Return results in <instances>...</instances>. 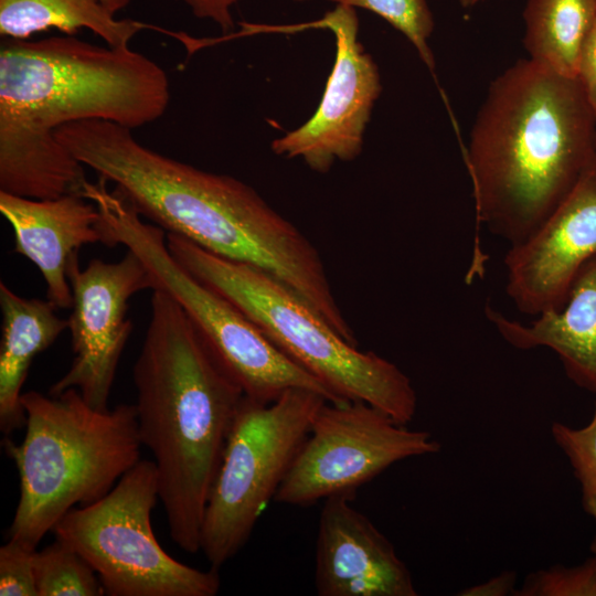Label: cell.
Wrapping results in <instances>:
<instances>
[{
	"label": "cell",
	"instance_id": "obj_1",
	"mask_svg": "<svg viewBox=\"0 0 596 596\" xmlns=\"http://www.w3.org/2000/svg\"><path fill=\"white\" fill-rule=\"evenodd\" d=\"M56 138L84 167L114 183L141 216L215 255L272 274L337 332H350L317 247L247 183L159 153L130 128L107 120L67 124Z\"/></svg>",
	"mask_w": 596,
	"mask_h": 596
},
{
	"label": "cell",
	"instance_id": "obj_2",
	"mask_svg": "<svg viewBox=\"0 0 596 596\" xmlns=\"http://www.w3.org/2000/svg\"><path fill=\"white\" fill-rule=\"evenodd\" d=\"M169 103L164 70L129 46L75 35L2 39L0 191L38 200L82 194L84 166L56 131L86 119L132 130L159 119Z\"/></svg>",
	"mask_w": 596,
	"mask_h": 596
},
{
	"label": "cell",
	"instance_id": "obj_3",
	"mask_svg": "<svg viewBox=\"0 0 596 596\" xmlns=\"http://www.w3.org/2000/svg\"><path fill=\"white\" fill-rule=\"evenodd\" d=\"M595 155L596 117L578 81L518 61L491 83L465 150L478 222L520 243Z\"/></svg>",
	"mask_w": 596,
	"mask_h": 596
},
{
	"label": "cell",
	"instance_id": "obj_4",
	"mask_svg": "<svg viewBox=\"0 0 596 596\" xmlns=\"http://www.w3.org/2000/svg\"><path fill=\"white\" fill-rule=\"evenodd\" d=\"M141 444L158 471L170 539L200 551L209 494L245 394L178 301L152 290L150 320L132 369Z\"/></svg>",
	"mask_w": 596,
	"mask_h": 596
},
{
	"label": "cell",
	"instance_id": "obj_5",
	"mask_svg": "<svg viewBox=\"0 0 596 596\" xmlns=\"http://www.w3.org/2000/svg\"><path fill=\"white\" fill-rule=\"evenodd\" d=\"M25 435L4 440L20 480L8 539L36 550L73 508L106 496L141 458L135 404L91 406L76 389L22 394Z\"/></svg>",
	"mask_w": 596,
	"mask_h": 596
},
{
	"label": "cell",
	"instance_id": "obj_6",
	"mask_svg": "<svg viewBox=\"0 0 596 596\" xmlns=\"http://www.w3.org/2000/svg\"><path fill=\"white\" fill-rule=\"evenodd\" d=\"M167 246L181 266L230 300L341 402H365L403 425L414 419L417 394L411 379L393 362L344 340L284 281L177 234H167Z\"/></svg>",
	"mask_w": 596,
	"mask_h": 596
},
{
	"label": "cell",
	"instance_id": "obj_7",
	"mask_svg": "<svg viewBox=\"0 0 596 596\" xmlns=\"http://www.w3.org/2000/svg\"><path fill=\"white\" fill-rule=\"evenodd\" d=\"M107 183L104 178L88 181L83 195L98 209L115 245H124L145 263L155 277L156 289H163L178 301L247 398L270 403L297 387L317 392L331 403H344L283 353L230 300L181 266L169 252L164 230L146 223Z\"/></svg>",
	"mask_w": 596,
	"mask_h": 596
},
{
	"label": "cell",
	"instance_id": "obj_8",
	"mask_svg": "<svg viewBox=\"0 0 596 596\" xmlns=\"http://www.w3.org/2000/svg\"><path fill=\"white\" fill-rule=\"evenodd\" d=\"M326 402L323 395L297 387L270 403L243 398L201 528L200 551L212 568L219 570L246 544Z\"/></svg>",
	"mask_w": 596,
	"mask_h": 596
},
{
	"label": "cell",
	"instance_id": "obj_9",
	"mask_svg": "<svg viewBox=\"0 0 596 596\" xmlns=\"http://www.w3.org/2000/svg\"><path fill=\"white\" fill-rule=\"evenodd\" d=\"M159 500L153 460L140 459L99 500L70 510L53 529L95 571L109 596H215L219 570L179 562L159 544L151 512Z\"/></svg>",
	"mask_w": 596,
	"mask_h": 596
},
{
	"label": "cell",
	"instance_id": "obj_10",
	"mask_svg": "<svg viewBox=\"0 0 596 596\" xmlns=\"http://www.w3.org/2000/svg\"><path fill=\"white\" fill-rule=\"evenodd\" d=\"M439 450L429 432L409 429L365 402H326L274 501L308 507L332 496L355 494L392 465Z\"/></svg>",
	"mask_w": 596,
	"mask_h": 596
},
{
	"label": "cell",
	"instance_id": "obj_11",
	"mask_svg": "<svg viewBox=\"0 0 596 596\" xmlns=\"http://www.w3.org/2000/svg\"><path fill=\"white\" fill-rule=\"evenodd\" d=\"M67 277L73 295L67 322L74 358L49 394L76 389L91 406L107 409L117 368L132 331L128 302L137 292L155 290L156 280L130 249L114 263L93 258L84 269L76 254L68 262Z\"/></svg>",
	"mask_w": 596,
	"mask_h": 596
},
{
	"label": "cell",
	"instance_id": "obj_12",
	"mask_svg": "<svg viewBox=\"0 0 596 596\" xmlns=\"http://www.w3.org/2000/svg\"><path fill=\"white\" fill-rule=\"evenodd\" d=\"M336 39V58L320 104L300 127L273 140L274 153L300 158L313 171L328 172L336 160L350 161L362 151L363 134L382 85L376 63L358 40L355 8L336 4L319 21Z\"/></svg>",
	"mask_w": 596,
	"mask_h": 596
},
{
	"label": "cell",
	"instance_id": "obj_13",
	"mask_svg": "<svg viewBox=\"0 0 596 596\" xmlns=\"http://www.w3.org/2000/svg\"><path fill=\"white\" fill-rule=\"evenodd\" d=\"M596 256V155L573 189L504 257L505 290L517 309L538 316L564 304L582 266Z\"/></svg>",
	"mask_w": 596,
	"mask_h": 596
},
{
	"label": "cell",
	"instance_id": "obj_14",
	"mask_svg": "<svg viewBox=\"0 0 596 596\" xmlns=\"http://www.w3.org/2000/svg\"><path fill=\"white\" fill-rule=\"evenodd\" d=\"M344 493L323 500L316 541L320 596H416L411 571L391 541Z\"/></svg>",
	"mask_w": 596,
	"mask_h": 596
},
{
	"label": "cell",
	"instance_id": "obj_15",
	"mask_svg": "<svg viewBox=\"0 0 596 596\" xmlns=\"http://www.w3.org/2000/svg\"><path fill=\"white\" fill-rule=\"evenodd\" d=\"M0 213L13 231V252L38 267L46 299L57 309L73 306L67 265L78 249L95 243L116 246L98 209L82 194L38 200L0 191Z\"/></svg>",
	"mask_w": 596,
	"mask_h": 596
},
{
	"label": "cell",
	"instance_id": "obj_16",
	"mask_svg": "<svg viewBox=\"0 0 596 596\" xmlns=\"http://www.w3.org/2000/svg\"><path fill=\"white\" fill-rule=\"evenodd\" d=\"M486 315L509 344L521 350L551 349L567 377L596 394V256L578 270L561 308L526 323L489 307Z\"/></svg>",
	"mask_w": 596,
	"mask_h": 596
},
{
	"label": "cell",
	"instance_id": "obj_17",
	"mask_svg": "<svg viewBox=\"0 0 596 596\" xmlns=\"http://www.w3.org/2000/svg\"><path fill=\"white\" fill-rule=\"evenodd\" d=\"M0 429L3 435L25 425L22 387L34 358L68 329L46 300L25 298L0 283Z\"/></svg>",
	"mask_w": 596,
	"mask_h": 596
},
{
	"label": "cell",
	"instance_id": "obj_18",
	"mask_svg": "<svg viewBox=\"0 0 596 596\" xmlns=\"http://www.w3.org/2000/svg\"><path fill=\"white\" fill-rule=\"evenodd\" d=\"M147 28L157 29L136 20H117L100 0H0L2 39L29 40L51 29L75 35L87 29L109 46H129Z\"/></svg>",
	"mask_w": 596,
	"mask_h": 596
},
{
	"label": "cell",
	"instance_id": "obj_19",
	"mask_svg": "<svg viewBox=\"0 0 596 596\" xmlns=\"http://www.w3.org/2000/svg\"><path fill=\"white\" fill-rule=\"evenodd\" d=\"M596 18V0H528L523 11L529 60L576 78L582 43Z\"/></svg>",
	"mask_w": 596,
	"mask_h": 596
},
{
	"label": "cell",
	"instance_id": "obj_20",
	"mask_svg": "<svg viewBox=\"0 0 596 596\" xmlns=\"http://www.w3.org/2000/svg\"><path fill=\"white\" fill-rule=\"evenodd\" d=\"M33 567L38 596L105 595L92 566L60 539L34 551Z\"/></svg>",
	"mask_w": 596,
	"mask_h": 596
},
{
	"label": "cell",
	"instance_id": "obj_21",
	"mask_svg": "<svg viewBox=\"0 0 596 596\" xmlns=\"http://www.w3.org/2000/svg\"><path fill=\"white\" fill-rule=\"evenodd\" d=\"M336 4L361 8L384 19L416 49L425 65L434 71L435 57L428 44L434 18L426 0H327Z\"/></svg>",
	"mask_w": 596,
	"mask_h": 596
},
{
	"label": "cell",
	"instance_id": "obj_22",
	"mask_svg": "<svg viewBox=\"0 0 596 596\" xmlns=\"http://www.w3.org/2000/svg\"><path fill=\"white\" fill-rule=\"evenodd\" d=\"M551 434L571 464L579 483L582 505L596 526V404L585 426L574 428L554 422Z\"/></svg>",
	"mask_w": 596,
	"mask_h": 596
},
{
	"label": "cell",
	"instance_id": "obj_23",
	"mask_svg": "<svg viewBox=\"0 0 596 596\" xmlns=\"http://www.w3.org/2000/svg\"><path fill=\"white\" fill-rule=\"evenodd\" d=\"M519 596H596V561L575 566L556 565L528 575Z\"/></svg>",
	"mask_w": 596,
	"mask_h": 596
},
{
	"label": "cell",
	"instance_id": "obj_24",
	"mask_svg": "<svg viewBox=\"0 0 596 596\" xmlns=\"http://www.w3.org/2000/svg\"><path fill=\"white\" fill-rule=\"evenodd\" d=\"M34 551L10 539L0 547L1 596H38Z\"/></svg>",
	"mask_w": 596,
	"mask_h": 596
},
{
	"label": "cell",
	"instance_id": "obj_25",
	"mask_svg": "<svg viewBox=\"0 0 596 596\" xmlns=\"http://www.w3.org/2000/svg\"><path fill=\"white\" fill-rule=\"evenodd\" d=\"M576 79L596 117V18L579 50Z\"/></svg>",
	"mask_w": 596,
	"mask_h": 596
},
{
	"label": "cell",
	"instance_id": "obj_26",
	"mask_svg": "<svg viewBox=\"0 0 596 596\" xmlns=\"http://www.w3.org/2000/svg\"><path fill=\"white\" fill-rule=\"evenodd\" d=\"M187 6L192 14L199 19L210 20L223 32L234 28L232 8L243 0H175ZM306 2L309 0H290Z\"/></svg>",
	"mask_w": 596,
	"mask_h": 596
},
{
	"label": "cell",
	"instance_id": "obj_27",
	"mask_svg": "<svg viewBox=\"0 0 596 596\" xmlns=\"http://www.w3.org/2000/svg\"><path fill=\"white\" fill-rule=\"evenodd\" d=\"M515 574L504 572L491 577L489 581L466 588L459 595L465 596H505L514 595Z\"/></svg>",
	"mask_w": 596,
	"mask_h": 596
},
{
	"label": "cell",
	"instance_id": "obj_28",
	"mask_svg": "<svg viewBox=\"0 0 596 596\" xmlns=\"http://www.w3.org/2000/svg\"><path fill=\"white\" fill-rule=\"evenodd\" d=\"M100 2L116 14V12L127 7L130 0H100Z\"/></svg>",
	"mask_w": 596,
	"mask_h": 596
},
{
	"label": "cell",
	"instance_id": "obj_29",
	"mask_svg": "<svg viewBox=\"0 0 596 596\" xmlns=\"http://www.w3.org/2000/svg\"><path fill=\"white\" fill-rule=\"evenodd\" d=\"M459 2L464 8H469L478 3V0H459Z\"/></svg>",
	"mask_w": 596,
	"mask_h": 596
},
{
	"label": "cell",
	"instance_id": "obj_30",
	"mask_svg": "<svg viewBox=\"0 0 596 596\" xmlns=\"http://www.w3.org/2000/svg\"><path fill=\"white\" fill-rule=\"evenodd\" d=\"M590 551H592V553H593V557H594L595 561H596V534H595V538H594V540H593V542H592V544H590Z\"/></svg>",
	"mask_w": 596,
	"mask_h": 596
},
{
	"label": "cell",
	"instance_id": "obj_31",
	"mask_svg": "<svg viewBox=\"0 0 596 596\" xmlns=\"http://www.w3.org/2000/svg\"><path fill=\"white\" fill-rule=\"evenodd\" d=\"M479 1H483V0H478V2H479Z\"/></svg>",
	"mask_w": 596,
	"mask_h": 596
}]
</instances>
